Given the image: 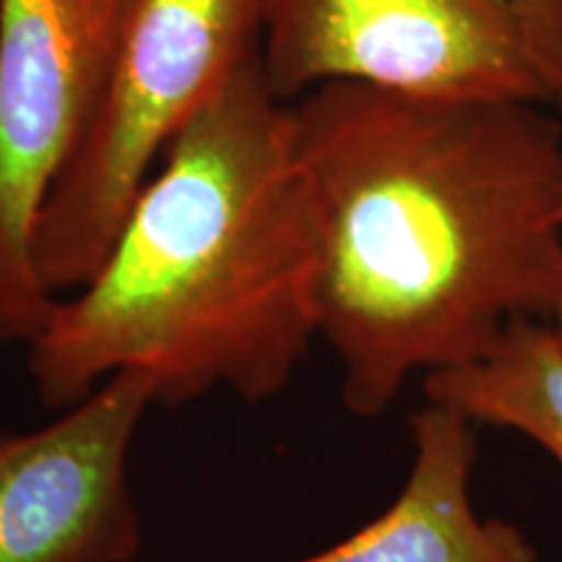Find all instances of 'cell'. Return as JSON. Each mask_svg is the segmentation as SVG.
<instances>
[{
	"label": "cell",
	"instance_id": "6da1fadb",
	"mask_svg": "<svg viewBox=\"0 0 562 562\" xmlns=\"http://www.w3.org/2000/svg\"><path fill=\"white\" fill-rule=\"evenodd\" d=\"M318 229V336L344 406L381 417L417 372L482 360L562 311V115L328 83L290 102Z\"/></svg>",
	"mask_w": 562,
	"mask_h": 562
},
{
	"label": "cell",
	"instance_id": "7a4b0ae2",
	"mask_svg": "<svg viewBox=\"0 0 562 562\" xmlns=\"http://www.w3.org/2000/svg\"><path fill=\"white\" fill-rule=\"evenodd\" d=\"M318 336V229L290 102L258 53L182 128L81 290L30 347L40 402L68 409L138 372L154 404L227 389L266 402Z\"/></svg>",
	"mask_w": 562,
	"mask_h": 562
},
{
	"label": "cell",
	"instance_id": "3957f363",
	"mask_svg": "<svg viewBox=\"0 0 562 562\" xmlns=\"http://www.w3.org/2000/svg\"><path fill=\"white\" fill-rule=\"evenodd\" d=\"M261 0H136L110 89L34 229L55 300L94 277L172 138L258 53Z\"/></svg>",
	"mask_w": 562,
	"mask_h": 562
},
{
	"label": "cell",
	"instance_id": "277c9868",
	"mask_svg": "<svg viewBox=\"0 0 562 562\" xmlns=\"http://www.w3.org/2000/svg\"><path fill=\"white\" fill-rule=\"evenodd\" d=\"M258 60L281 102L328 83H362L554 110L516 0H261Z\"/></svg>",
	"mask_w": 562,
	"mask_h": 562
},
{
	"label": "cell",
	"instance_id": "5b68a950",
	"mask_svg": "<svg viewBox=\"0 0 562 562\" xmlns=\"http://www.w3.org/2000/svg\"><path fill=\"white\" fill-rule=\"evenodd\" d=\"M136 0H0V341L30 344L55 297L34 229L100 112Z\"/></svg>",
	"mask_w": 562,
	"mask_h": 562
},
{
	"label": "cell",
	"instance_id": "8992f818",
	"mask_svg": "<svg viewBox=\"0 0 562 562\" xmlns=\"http://www.w3.org/2000/svg\"><path fill=\"white\" fill-rule=\"evenodd\" d=\"M151 404L149 378L121 372L50 425L0 435V562L138 558L128 456Z\"/></svg>",
	"mask_w": 562,
	"mask_h": 562
},
{
	"label": "cell",
	"instance_id": "52a82bcc",
	"mask_svg": "<svg viewBox=\"0 0 562 562\" xmlns=\"http://www.w3.org/2000/svg\"><path fill=\"white\" fill-rule=\"evenodd\" d=\"M474 422L430 404L412 422L414 461L375 521L297 562H539L521 529L482 518L472 503Z\"/></svg>",
	"mask_w": 562,
	"mask_h": 562
},
{
	"label": "cell",
	"instance_id": "ba28073f",
	"mask_svg": "<svg viewBox=\"0 0 562 562\" xmlns=\"http://www.w3.org/2000/svg\"><path fill=\"white\" fill-rule=\"evenodd\" d=\"M430 404L508 427L562 469V344L547 321L516 318L482 360L425 375Z\"/></svg>",
	"mask_w": 562,
	"mask_h": 562
},
{
	"label": "cell",
	"instance_id": "9c48e42d",
	"mask_svg": "<svg viewBox=\"0 0 562 562\" xmlns=\"http://www.w3.org/2000/svg\"><path fill=\"white\" fill-rule=\"evenodd\" d=\"M533 45L554 89V110L562 115V0H516Z\"/></svg>",
	"mask_w": 562,
	"mask_h": 562
},
{
	"label": "cell",
	"instance_id": "30bf717a",
	"mask_svg": "<svg viewBox=\"0 0 562 562\" xmlns=\"http://www.w3.org/2000/svg\"><path fill=\"white\" fill-rule=\"evenodd\" d=\"M552 326H554V334H558V339H560V344H562V311L558 313V318L552 321Z\"/></svg>",
	"mask_w": 562,
	"mask_h": 562
}]
</instances>
